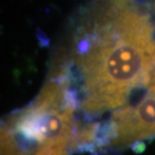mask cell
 <instances>
[{"label": "cell", "instance_id": "1", "mask_svg": "<svg viewBox=\"0 0 155 155\" xmlns=\"http://www.w3.org/2000/svg\"><path fill=\"white\" fill-rule=\"evenodd\" d=\"M71 58L83 113L98 116L125 106L155 72L150 15L133 0H94L77 20Z\"/></svg>", "mask_w": 155, "mask_h": 155}, {"label": "cell", "instance_id": "2", "mask_svg": "<svg viewBox=\"0 0 155 155\" xmlns=\"http://www.w3.org/2000/svg\"><path fill=\"white\" fill-rule=\"evenodd\" d=\"M78 96L72 86L69 71L64 64L46 81L28 106L14 114L5 126L12 132L25 152V144L38 148L45 143L74 138Z\"/></svg>", "mask_w": 155, "mask_h": 155}, {"label": "cell", "instance_id": "3", "mask_svg": "<svg viewBox=\"0 0 155 155\" xmlns=\"http://www.w3.org/2000/svg\"><path fill=\"white\" fill-rule=\"evenodd\" d=\"M155 138V80L142 97L112 112L105 128L104 142L111 147H125Z\"/></svg>", "mask_w": 155, "mask_h": 155}, {"label": "cell", "instance_id": "4", "mask_svg": "<svg viewBox=\"0 0 155 155\" xmlns=\"http://www.w3.org/2000/svg\"><path fill=\"white\" fill-rule=\"evenodd\" d=\"M75 144L73 138H64L45 143L30 155H69L70 148Z\"/></svg>", "mask_w": 155, "mask_h": 155}, {"label": "cell", "instance_id": "5", "mask_svg": "<svg viewBox=\"0 0 155 155\" xmlns=\"http://www.w3.org/2000/svg\"><path fill=\"white\" fill-rule=\"evenodd\" d=\"M1 155H26L6 126L1 130Z\"/></svg>", "mask_w": 155, "mask_h": 155}, {"label": "cell", "instance_id": "6", "mask_svg": "<svg viewBox=\"0 0 155 155\" xmlns=\"http://www.w3.org/2000/svg\"><path fill=\"white\" fill-rule=\"evenodd\" d=\"M152 79H154V80H155V72H154V75H153V78H152Z\"/></svg>", "mask_w": 155, "mask_h": 155}]
</instances>
